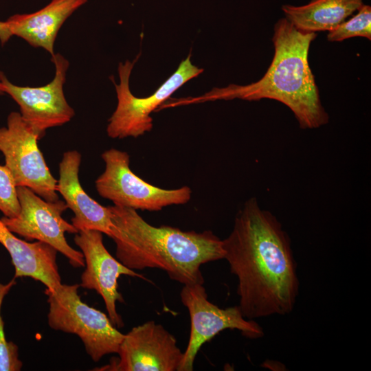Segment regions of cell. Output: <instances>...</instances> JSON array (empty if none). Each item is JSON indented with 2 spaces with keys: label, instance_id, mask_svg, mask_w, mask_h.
I'll list each match as a JSON object with an SVG mask.
<instances>
[{
  "label": "cell",
  "instance_id": "obj_4",
  "mask_svg": "<svg viewBox=\"0 0 371 371\" xmlns=\"http://www.w3.org/2000/svg\"><path fill=\"white\" fill-rule=\"evenodd\" d=\"M79 286L61 284L53 291L45 289L48 324L55 330L78 336L87 353L98 362L106 355L117 353L124 335L105 313L82 301Z\"/></svg>",
  "mask_w": 371,
  "mask_h": 371
},
{
  "label": "cell",
  "instance_id": "obj_21",
  "mask_svg": "<svg viewBox=\"0 0 371 371\" xmlns=\"http://www.w3.org/2000/svg\"><path fill=\"white\" fill-rule=\"evenodd\" d=\"M3 93H5L3 91V87H2V85H1V84L0 82V95H2Z\"/></svg>",
  "mask_w": 371,
  "mask_h": 371
},
{
  "label": "cell",
  "instance_id": "obj_16",
  "mask_svg": "<svg viewBox=\"0 0 371 371\" xmlns=\"http://www.w3.org/2000/svg\"><path fill=\"white\" fill-rule=\"evenodd\" d=\"M363 4V0H311L300 6L283 5L282 10L297 30L316 33L334 30Z\"/></svg>",
  "mask_w": 371,
  "mask_h": 371
},
{
  "label": "cell",
  "instance_id": "obj_5",
  "mask_svg": "<svg viewBox=\"0 0 371 371\" xmlns=\"http://www.w3.org/2000/svg\"><path fill=\"white\" fill-rule=\"evenodd\" d=\"M191 53L181 61L177 69L150 96L137 98L129 88V78L139 56L133 61L120 63L118 74L120 83L115 85L117 104L109 119L106 133L113 139L128 137H137L153 128V118L150 114L158 109L179 88L203 71L192 63Z\"/></svg>",
  "mask_w": 371,
  "mask_h": 371
},
{
  "label": "cell",
  "instance_id": "obj_10",
  "mask_svg": "<svg viewBox=\"0 0 371 371\" xmlns=\"http://www.w3.org/2000/svg\"><path fill=\"white\" fill-rule=\"evenodd\" d=\"M55 76L48 84L41 87H22L12 83L0 71V82L5 93L19 105L23 121L41 139L47 129L62 126L75 115L63 91L69 61L60 54L52 56Z\"/></svg>",
  "mask_w": 371,
  "mask_h": 371
},
{
  "label": "cell",
  "instance_id": "obj_11",
  "mask_svg": "<svg viewBox=\"0 0 371 371\" xmlns=\"http://www.w3.org/2000/svg\"><path fill=\"white\" fill-rule=\"evenodd\" d=\"M117 354L118 358L94 370L179 371L183 358L176 338L152 320L125 334Z\"/></svg>",
  "mask_w": 371,
  "mask_h": 371
},
{
  "label": "cell",
  "instance_id": "obj_1",
  "mask_svg": "<svg viewBox=\"0 0 371 371\" xmlns=\"http://www.w3.org/2000/svg\"><path fill=\"white\" fill-rule=\"evenodd\" d=\"M223 244V259L238 278V307L245 318L292 312L299 293L296 262L289 237L272 213L250 198Z\"/></svg>",
  "mask_w": 371,
  "mask_h": 371
},
{
  "label": "cell",
  "instance_id": "obj_12",
  "mask_svg": "<svg viewBox=\"0 0 371 371\" xmlns=\"http://www.w3.org/2000/svg\"><path fill=\"white\" fill-rule=\"evenodd\" d=\"M74 240L85 260V269L81 275L80 286L95 291L102 297L112 324L115 327H122V319L116 310V302H124L117 290V280L122 275L146 278L110 254L103 243L102 232L80 230L76 234Z\"/></svg>",
  "mask_w": 371,
  "mask_h": 371
},
{
  "label": "cell",
  "instance_id": "obj_9",
  "mask_svg": "<svg viewBox=\"0 0 371 371\" xmlns=\"http://www.w3.org/2000/svg\"><path fill=\"white\" fill-rule=\"evenodd\" d=\"M180 297L189 311L190 333L179 371L193 370L194 362L201 347L224 330L236 329L251 339L264 335L259 324L253 319L245 318L238 306L222 308L210 302L203 284L184 285Z\"/></svg>",
  "mask_w": 371,
  "mask_h": 371
},
{
  "label": "cell",
  "instance_id": "obj_20",
  "mask_svg": "<svg viewBox=\"0 0 371 371\" xmlns=\"http://www.w3.org/2000/svg\"><path fill=\"white\" fill-rule=\"evenodd\" d=\"M12 34L8 28V26L5 21H0V41L2 45L7 43Z\"/></svg>",
  "mask_w": 371,
  "mask_h": 371
},
{
  "label": "cell",
  "instance_id": "obj_3",
  "mask_svg": "<svg viewBox=\"0 0 371 371\" xmlns=\"http://www.w3.org/2000/svg\"><path fill=\"white\" fill-rule=\"evenodd\" d=\"M111 238L116 258L132 270L155 268L184 285L203 284L202 265L223 259L221 240L212 231H183L147 223L135 210L112 205Z\"/></svg>",
  "mask_w": 371,
  "mask_h": 371
},
{
  "label": "cell",
  "instance_id": "obj_6",
  "mask_svg": "<svg viewBox=\"0 0 371 371\" xmlns=\"http://www.w3.org/2000/svg\"><path fill=\"white\" fill-rule=\"evenodd\" d=\"M101 157L105 169L95 180V188L100 196L114 205L159 211L169 205L186 204L191 199L192 190L188 186L163 189L139 177L131 170L130 156L125 151L112 148Z\"/></svg>",
  "mask_w": 371,
  "mask_h": 371
},
{
  "label": "cell",
  "instance_id": "obj_7",
  "mask_svg": "<svg viewBox=\"0 0 371 371\" xmlns=\"http://www.w3.org/2000/svg\"><path fill=\"white\" fill-rule=\"evenodd\" d=\"M17 194L19 213L13 218H1L6 227L27 240H36L49 245L63 254L73 267H85L82 252L72 248L65 238V233L78 232L62 216L68 208L65 202L60 199L45 201L24 186H17Z\"/></svg>",
  "mask_w": 371,
  "mask_h": 371
},
{
  "label": "cell",
  "instance_id": "obj_15",
  "mask_svg": "<svg viewBox=\"0 0 371 371\" xmlns=\"http://www.w3.org/2000/svg\"><path fill=\"white\" fill-rule=\"evenodd\" d=\"M87 0H52L30 14H16L6 23L12 36H19L34 47H42L52 56L58 32L65 21Z\"/></svg>",
  "mask_w": 371,
  "mask_h": 371
},
{
  "label": "cell",
  "instance_id": "obj_17",
  "mask_svg": "<svg viewBox=\"0 0 371 371\" xmlns=\"http://www.w3.org/2000/svg\"><path fill=\"white\" fill-rule=\"evenodd\" d=\"M357 14L346 20L334 30L328 32L330 42H341L353 37H363L371 40V7L363 4Z\"/></svg>",
  "mask_w": 371,
  "mask_h": 371
},
{
  "label": "cell",
  "instance_id": "obj_14",
  "mask_svg": "<svg viewBox=\"0 0 371 371\" xmlns=\"http://www.w3.org/2000/svg\"><path fill=\"white\" fill-rule=\"evenodd\" d=\"M0 243L11 257L14 278H31L50 291L62 284L56 262L58 251L53 247L41 241L30 243L19 239L1 219Z\"/></svg>",
  "mask_w": 371,
  "mask_h": 371
},
{
  "label": "cell",
  "instance_id": "obj_2",
  "mask_svg": "<svg viewBox=\"0 0 371 371\" xmlns=\"http://www.w3.org/2000/svg\"><path fill=\"white\" fill-rule=\"evenodd\" d=\"M315 32L297 30L287 19L274 25L272 42L274 54L264 76L246 85L231 84L215 87L203 95L172 102L173 106L216 100L240 99L277 100L294 114L302 129L326 124L329 116L322 104L318 87L308 63V52Z\"/></svg>",
  "mask_w": 371,
  "mask_h": 371
},
{
  "label": "cell",
  "instance_id": "obj_19",
  "mask_svg": "<svg viewBox=\"0 0 371 371\" xmlns=\"http://www.w3.org/2000/svg\"><path fill=\"white\" fill-rule=\"evenodd\" d=\"M0 211L8 218L16 216L20 211L17 186L5 165H0Z\"/></svg>",
  "mask_w": 371,
  "mask_h": 371
},
{
  "label": "cell",
  "instance_id": "obj_13",
  "mask_svg": "<svg viewBox=\"0 0 371 371\" xmlns=\"http://www.w3.org/2000/svg\"><path fill=\"white\" fill-rule=\"evenodd\" d=\"M81 154L76 150L63 153L59 164L56 191L74 213L71 224L79 231L97 230L110 237L111 220L108 207L93 199L82 188L79 180Z\"/></svg>",
  "mask_w": 371,
  "mask_h": 371
},
{
  "label": "cell",
  "instance_id": "obj_8",
  "mask_svg": "<svg viewBox=\"0 0 371 371\" xmlns=\"http://www.w3.org/2000/svg\"><path fill=\"white\" fill-rule=\"evenodd\" d=\"M38 140L19 112H11L7 126L0 128V152L16 186L27 187L45 201H56L57 180L47 166Z\"/></svg>",
  "mask_w": 371,
  "mask_h": 371
},
{
  "label": "cell",
  "instance_id": "obj_18",
  "mask_svg": "<svg viewBox=\"0 0 371 371\" xmlns=\"http://www.w3.org/2000/svg\"><path fill=\"white\" fill-rule=\"evenodd\" d=\"M15 284V278L7 284L0 282V371H19L23 366L22 361L19 359L18 346L5 338L1 313L3 301Z\"/></svg>",
  "mask_w": 371,
  "mask_h": 371
}]
</instances>
